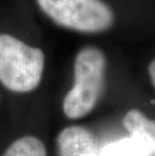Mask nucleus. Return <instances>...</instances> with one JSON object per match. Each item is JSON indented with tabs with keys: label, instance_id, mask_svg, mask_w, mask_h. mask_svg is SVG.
I'll list each match as a JSON object with an SVG mask.
<instances>
[{
	"label": "nucleus",
	"instance_id": "1",
	"mask_svg": "<svg viewBox=\"0 0 155 156\" xmlns=\"http://www.w3.org/2000/svg\"><path fill=\"white\" fill-rule=\"evenodd\" d=\"M107 59L96 46H86L76 55L75 83L65 96L62 110L69 119L87 116L99 101L106 80Z\"/></svg>",
	"mask_w": 155,
	"mask_h": 156
},
{
	"label": "nucleus",
	"instance_id": "2",
	"mask_svg": "<svg viewBox=\"0 0 155 156\" xmlns=\"http://www.w3.org/2000/svg\"><path fill=\"white\" fill-rule=\"evenodd\" d=\"M44 54L10 34H0V82L14 93H29L41 84Z\"/></svg>",
	"mask_w": 155,
	"mask_h": 156
},
{
	"label": "nucleus",
	"instance_id": "3",
	"mask_svg": "<svg viewBox=\"0 0 155 156\" xmlns=\"http://www.w3.org/2000/svg\"><path fill=\"white\" fill-rule=\"evenodd\" d=\"M39 7L62 27L86 34L108 30L115 22L112 8L103 0H37Z\"/></svg>",
	"mask_w": 155,
	"mask_h": 156
},
{
	"label": "nucleus",
	"instance_id": "4",
	"mask_svg": "<svg viewBox=\"0 0 155 156\" xmlns=\"http://www.w3.org/2000/svg\"><path fill=\"white\" fill-rule=\"evenodd\" d=\"M58 156H100L93 133L82 126L62 129L57 139Z\"/></svg>",
	"mask_w": 155,
	"mask_h": 156
},
{
	"label": "nucleus",
	"instance_id": "5",
	"mask_svg": "<svg viewBox=\"0 0 155 156\" xmlns=\"http://www.w3.org/2000/svg\"><path fill=\"white\" fill-rule=\"evenodd\" d=\"M154 143L141 133H131L128 137L107 144L100 151V156H154Z\"/></svg>",
	"mask_w": 155,
	"mask_h": 156
},
{
	"label": "nucleus",
	"instance_id": "6",
	"mask_svg": "<svg viewBox=\"0 0 155 156\" xmlns=\"http://www.w3.org/2000/svg\"><path fill=\"white\" fill-rule=\"evenodd\" d=\"M2 156H48V153L41 139L34 136H23L12 142Z\"/></svg>",
	"mask_w": 155,
	"mask_h": 156
},
{
	"label": "nucleus",
	"instance_id": "7",
	"mask_svg": "<svg viewBox=\"0 0 155 156\" xmlns=\"http://www.w3.org/2000/svg\"><path fill=\"white\" fill-rule=\"evenodd\" d=\"M123 126L130 134L141 133L146 135L155 145V120L146 118L141 111L137 109L128 111L123 118Z\"/></svg>",
	"mask_w": 155,
	"mask_h": 156
},
{
	"label": "nucleus",
	"instance_id": "8",
	"mask_svg": "<svg viewBox=\"0 0 155 156\" xmlns=\"http://www.w3.org/2000/svg\"><path fill=\"white\" fill-rule=\"evenodd\" d=\"M148 73H149L151 83H152L153 87L155 88V58L152 59L149 66H148Z\"/></svg>",
	"mask_w": 155,
	"mask_h": 156
}]
</instances>
